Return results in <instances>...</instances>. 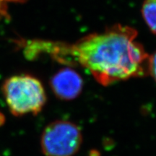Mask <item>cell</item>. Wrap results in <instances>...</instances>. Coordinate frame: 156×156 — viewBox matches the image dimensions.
I'll list each match as a JSON object with an SVG mask.
<instances>
[{
	"instance_id": "obj_7",
	"label": "cell",
	"mask_w": 156,
	"mask_h": 156,
	"mask_svg": "<svg viewBox=\"0 0 156 156\" xmlns=\"http://www.w3.org/2000/svg\"><path fill=\"white\" fill-rule=\"evenodd\" d=\"M6 15H7V9H6L5 4L0 2V16L1 15L6 16Z\"/></svg>"
},
{
	"instance_id": "obj_5",
	"label": "cell",
	"mask_w": 156,
	"mask_h": 156,
	"mask_svg": "<svg viewBox=\"0 0 156 156\" xmlns=\"http://www.w3.org/2000/svg\"><path fill=\"white\" fill-rule=\"evenodd\" d=\"M144 20L151 32L156 34V0H145L142 7Z\"/></svg>"
},
{
	"instance_id": "obj_6",
	"label": "cell",
	"mask_w": 156,
	"mask_h": 156,
	"mask_svg": "<svg viewBox=\"0 0 156 156\" xmlns=\"http://www.w3.org/2000/svg\"><path fill=\"white\" fill-rule=\"evenodd\" d=\"M149 75L156 82V51L149 57Z\"/></svg>"
},
{
	"instance_id": "obj_1",
	"label": "cell",
	"mask_w": 156,
	"mask_h": 156,
	"mask_svg": "<svg viewBox=\"0 0 156 156\" xmlns=\"http://www.w3.org/2000/svg\"><path fill=\"white\" fill-rule=\"evenodd\" d=\"M136 30L121 25L90 34L69 46L70 62L88 70L103 86L145 77L149 75L150 55L136 41Z\"/></svg>"
},
{
	"instance_id": "obj_4",
	"label": "cell",
	"mask_w": 156,
	"mask_h": 156,
	"mask_svg": "<svg viewBox=\"0 0 156 156\" xmlns=\"http://www.w3.org/2000/svg\"><path fill=\"white\" fill-rule=\"evenodd\" d=\"M50 86L58 99L71 101L80 95L83 88V80L75 70L69 67L63 68L52 76Z\"/></svg>"
},
{
	"instance_id": "obj_2",
	"label": "cell",
	"mask_w": 156,
	"mask_h": 156,
	"mask_svg": "<svg viewBox=\"0 0 156 156\" xmlns=\"http://www.w3.org/2000/svg\"><path fill=\"white\" fill-rule=\"evenodd\" d=\"M2 92L9 112L15 116L39 114L47 100L41 82L28 74L7 78L2 84Z\"/></svg>"
},
{
	"instance_id": "obj_8",
	"label": "cell",
	"mask_w": 156,
	"mask_h": 156,
	"mask_svg": "<svg viewBox=\"0 0 156 156\" xmlns=\"http://www.w3.org/2000/svg\"><path fill=\"white\" fill-rule=\"evenodd\" d=\"M25 0H0L1 2H23Z\"/></svg>"
},
{
	"instance_id": "obj_3",
	"label": "cell",
	"mask_w": 156,
	"mask_h": 156,
	"mask_svg": "<svg viewBox=\"0 0 156 156\" xmlns=\"http://www.w3.org/2000/svg\"><path fill=\"white\" fill-rule=\"evenodd\" d=\"M83 133L75 123L57 120L48 124L41 136V148L46 156H74L83 143Z\"/></svg>"
}]
</instances>
